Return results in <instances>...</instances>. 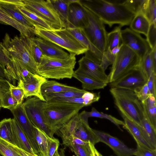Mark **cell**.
Wrapping results in <instances>:
<instances>
[{
    "mask_svg": "<svg viewBox=\"0 0 156 156\" xmlns=\"http://www.w3.org/2000/svg\"><path fill=\"white\" fill-rule=\"evenodd\" d=\"M80 2L110 27L116 24L122 27L129 25L136 14L124 1L80 0Z\"/></svg>",
    "mask_w": 156,
    "mask_h": 156,
    "instance_id": "cell-1",
    "label": "cell"
},
{
    "mask_svg": "<svg viewBox=\"0 0 156 156\" xmlns=\"http://www.w3.org/2000/svg\"><path fill=\"white\" fill-rule=\"evenodd\" d=\"M110 91L115 104L124 116L140 125L144 117L142 102L132 90L121 88H111Z\"/></svg>",
    "mask_w": 156,
    "mask_h": 156,
    "instance_id": "cell-2",
    "label": "cell"
},
{
    "mask_svg": "<svg viewBox=\"0 0 156 156\" xmlns=\"http://www.w3.org/2000/svg\"><path fill=\"white\" fill-rule=\"evenodd\" d=\"M76 63V55L74 54H70L69 57L66 59L51 58L44 55L39 64L37 74L46 79H71Z\"/></svg>",
    "mask_w": 156,
    "mask_h": 156,
    "instance_id": "cell-3",
    "label": "cell"
},
{
    "mask_svg": "<svg viewBox=\"0 0 156 156\" xmlns=\"http://www.w3.org/2000/svg\"><path fill=\"white\" fill-rule=\"evenodd\" d=\"M83 107L78 104L46 102L43 113L46 123L56 133Z\"/></svg>",
    "mask_w": 156,
    "mask_h": 156,
    "instance_id": "cell-4",
    "label": "cell"
},
{
    "mask_svg": "<svg viewBox=\"0 0 156 156\" xmlns=\"http://www.w3.org/2000/svg\"><path fill=\"white\" fill-rule=\"evenodd\" d=\"M2 43L8 55L18 60L29 71L37 74L38 64L31 55L25 36H16L12 38L6 33Z\"/></svg>",
    "mask_w": 156,
    "mask_h": 156,
    "instance_id": "cell-5",
    "label": "cell"
},
{
    "mask_svg": "<svg viewBox=\"0 0 156 156\" xmlns=\"http://www.w3.org/2000/svg\"><path fill=\"white\" fill-rule=\"evenodd\" d=\"M34 35L50 41L68 51L70 54L78 55L88 50L74 37L66 28L52 30L35 29Z\"/></svg>",
    "mask_w": 156,
    "mask_h": 156,
    "instance_id": "cell-6",
    "label": "cell"
},
{
    "mask_svg": "<svg viewBox=\"0 0 156 156\" xmlns=\"http://www.w3.org/2000/svg\"><path fill=\"white\" fill-rule=\"evenodd\" d=\"M140 60L132 50L122 44L116 55L108 75V82H112L130 70L139 66Z\"/></svg>",
    "mask_w": 156,
    "mask_h": 156,
    "instance_id": "cell-7",
    "label": "cell"
},
{
    "mask_svg": "<svg viewBox=\"0 0 156 156\" xmlns=\"http://www.w3.org/2000/svg\"><path fill=\"white\" fill-rule=\"evenodd\" d=\"M24 7L44 20L54 29L66 27L51 0H23Z\"/></svg>",
    "mask_w": 156,
    "mask_h": 156,
    "instance_id": "cell-8",
    "label": "cell"
},
{
    "mask_svg": "<svg viewBox=\"0 0 156 156\" xmlns=\"http://www.w3.org/2000/svg\"><path fill=\"white\" fill-rule=\"evenodd\" d=\"M82 6L87 12L88 20L87 26L83 28L84 31L93 47L103 54L106 49L107 34L104 23L92 12Z\"/></svg>",
    "mask_w": 156,
    "mask_h": 156,
    "instance_id": "cell-9",
    "label": "cell"
},
{
    "mask_svg": "<svg viewBox=\"0 0 156 156\" xmlns=\"http://www.w3.org/2000/svg\"><path fill=\"white\" fill-rule=\"evenodd\" d=\"M84 54L78 61L79 67L74 73L108 83V75L101 67V61L89 50Z\"/></svg>",
    "mask_w": 156,
    "mask_h": 156,
    "instance_id": "cell-10",
    "label": "cell"
},
{
    "mask_svg": "<svg viewBox=\"0 0 156 156\" xmlns=\"http://www.w3.org/2000/svg\"><path fill=\"white\" fill-rule=\"evenodd\" d=\"M46 102L36 97L29 98L23 104L29 120L35 127L44 131L48 136L53 138L55 133L47 126L43 110Z\"/></svg>",
    "mask_w": 156,
    "mask_h": 156,
    "instance_id": "cell-11",
    "label": "cell"
},
{
    "mask_svg": "<svg viewBox=\"0 0 156 156\" xmlns=\"http://www.w3.org/2000/svg\"><path fill=\"white\" fill-rule=\"evenodd\" d=\"M121 36L122 43L134 51L140 61L148 52L152 50L146 39L130 28L121 30Z\"/></svg>",
    "mask_w": 156,
    "mask_h": 156,
    "instance_id": "cell-12",
    "label": "cell"
},
{
    "mask_svg": "<svg viewBox=\"0 0 156 156\" xmlns=\"http://www.w3.org/2000/svg\"><path fill=\"white\" fill-rule=\"evenodd\" d=\"M20 128L25 134L35 153L40 156L39 150L36 141L34 132V125L28 118L23 103L10 110Z\"/></svg>",
    "mask_w": 156,
    "mask_h": 156,
    "instance_id": "cell-13",
    "label": "cell"
},
{
    "mask_svg": "<svg viewBox=\"0 0 156 156\" xmlns=\"http://www.w3.org/2000/svg\"><path fill=\"white\" fill-rule=\"evenodd\" d=\"M145 74L139 66L130 70L116 80L109 83L111 88L127 89L133 91L142 87L147 81Z\"/></svg>",
    "mask_w": 156,
    "mask_h": 156,
    "instance_id": "cell-14",
    "label": "cell"
},
{
    "mask_svg": "<svg viewBox=\"0 0 156 156\" xmlns=\"http://www.w3.org/2000/svg\"><path fill=\"white\" fill-rule=\"evenodd\" d=\"M99 142L108 146L114 152L117 156H132L135 149L129 148L117 138L105 132L94 129Z\"/></svg>",
    "mask_w": 156,
    "mask_h": 156,
    "instance_id": "cell-15",
    "label": "cell"
},
{
    "mask_svg": "<svg viewBox=\"0 0 156 156\" xmlns=\"http://www.w3.org/2000/svg\"><path fill=\"white\" fill-rule=\"evenodd\" d=\"M47 80L38 74H34L30 78L26 81H18L17 86L23 89L24 98L34 96L45 102L41 92V87L42 84Z\"/></svg>",
    "mask_w": 156,
    "mask_h": 156,
    "instance_id": "cell-16",
    "label": "cell"
},
{
    "mask_svg": "<svg viewBox=\"0 0 156 156\" xmlns=\"http://www.w3.org/2000/svg\"><path fill=\"white\" fill-rule=\"evenodd\" d=\"M88 23L87 12L82 5L80 0L78 2L69 5L68 23L66 27L84 28Z\"/></svg>",
    "mask_w": 156,
    "mask_h": 156,
    "instance_id": "cell-17",
    "label": "cell"
},
{
    "mask_svg": "<svg viewBox=\"0 0 156 156\" xmlns=\"http://www.w3.org/2000/svg\"><path fill=\"white\" fill-rule=\"evenodd\" d=\"M31 37L45 56L61 59H67L70 56L62 48L50 41L38 37Z\"/></svg>",
    "mask_w": 156,
    "mask_h": 156,
    "instance_id": "cell-18",
    "label": "cell"
},
{
    "mask_svg": "<svg viewBox=\"0 0 156 156\" xmlns=\"http://www.w3.org/2000/svg\"><path fill=\"white\" fill-rule=\"evenodd\" d=\"M8 55L9 61L5 69L15 83L16 80L26 81L32 76L33 73L29 71L18 60Z\"/></svg>",
    "mask_w": 156,
    "mask_h": 156,
    "instance_id": "cell-19",
    "label": "cell"
},
{
    "mask_svg": "<svg viewBox=\"0 0 156 156\" xmlns=\"http://www.w3.org/2000/svg\"><path fill=\"white\" fill-rule=\"evenodd\" d=\"M80 118L79 122L74 130L73 136L85 142H90L94 145L99 142L94 129L89 126L88 121Z\"/></svg>",
    "mask_w": 156,
    "mask_h": 156,
    "instance_id": "cell-20",
    "label": "cell"
},
{
    "mask_svg": "<svg viewBox=\"0 0 156 156\" xmlns=\"http://www.w3.org/2000/svg\"><path fill=\"white\" fill-rule=\"evenodd\" d=\"M124 120V126L123 127L132 135L137 144L150 150H155L146 140L140 131L139 125L127 118L122 116Z\"/></svg>",
    "mask_w": 156,
    "mask_h": 156,
    "instance_id": "cell-21",
    "label": "cell"
},
{
    "mask_svg": "<svg viewBox=\"0 0 156 156\" xmlns=\"http://www.w3.org/2000/svg\"><path fill=\"white\" fill-rule=\"evenodd\" d=\"M12 122L15 146L27 152L36 154L25 134L14 118L12 119Z\"/></svg>",
    "mask_w": 156,
    "mask_h": 156,
    "instance_id": "cell-22",
    "label": "cell"
},
{
    "mask_svg": "<svg viewBox=\"0 0 156 156\" xmlns=\"http://www.w3.org/2000/svg\"><path fill=\"white\" fill-rule=\"evenodd\" d=\"M18 6L12 4H0V7L12 18L29 29L34 34L35 29L34 26L21 12L18 8Z\"/></svg>",
    "mask_w": 156,
    "mask_h": 156,
    "instance_id": "cell-23",
    "label": "cell"
},
{
    "mask_svg": "<svg viewBox=\"0 0 156 156\" xmlns=\"http://www.w3.org/2000/svg\"><path fill=\"white\" fill-rule=\"evenodd\" d=\"M81 89L68 86L53 80H47L42 85L41 90L43 95L67 91H80Z\"/></svg>",
    "mask_w": 156,
    "mask_h": 156,
    "instance_id": "cell-24",
    "label": "cell"
},
{
    "mask_svg": "<svg viewBox=\"0 0 156 156\" xmlns=\"http://www.w3.org/2000/svg\"><path fill=\"white\" fill-rule=\"evenodd\" d=\"M0 23L13 27L20 32L21 35L30 37L34 35L32 32L12 18L0 7Z\"/></svg>",
    "mask_w": 156,
    "mask_h": 156,
    "instance_id": "cell-25",
    "label": "cell"
},
{
    "mask_svg": "<svg viewBox=\"0 0 156 156\" xmlns=\"http://www.w3.org/2000/svg\"><path fill=\"white\" fill-rule=\"evenodd\" d=\"M150 23L142 12L136 13L131 22L130 28L134 31L146 36Z\"/></svg>",
    "mask_w": 156,
    "mask_h": 156,
    "instance_id": "cell-26",
    "label": "cell"
},
{
    "mask_svg": "<svg viewBox=\"0 0 156 156\" xmlns=\"http://www.w3.org/2000/svg\"><path fill=\"white\" fill-rule=\"evenodd\" d=\"M21 12L33 24L35 29L44 30H55L44 20L24 6H18Z\"/></svg>",
    "mask_w": 156,
    "mask_h": 156,
    "instance_id": "cell-27",
    "label": "cell"
},
{
    "mask_svg": "<svg viewBox=\"0 0 156 156\" xmlns=\"http://www.w3.org/2000/svg\"><path fill=\"white\" fill-rule=\"evenodd\" d=\"M78 113L57 131L65 144L73 137L74 130L78 124L80 118Z\"/></svg>",
    "mask_w": 156,
    "mask_h": 156,
    "instance_id": "cell-28",
    "label": "cell"
},
{
    "mask_svg": "<svg viewBox=\"0 0 156 156\" xmlns=\"http://www.w3.org/2000/svg\"><path fill=\"white\" fill-rule=\"evenodd\" d=\"M144 116L156 130V97L151 94L145 100L142 102Z\"/></svg>",
    "mask_w": 156,
    "mask_h": 156,
    "instance_id": "cell-29",
    "label": "cell"
},
{
    "mask_svg": "<svg viewBox=\"0 0 156 156\" xmlns=\"http://www.w3.org/2000/svg\"><path fill=\"white\" fill-rule=\"evenodd\" d=\"M141 133L146 140L152 147L156 149V130L144 116L139 125Z\"/></svg>",
    "mask_w": 156,
    "mask_h": 156,
    "instance_id": "cell-30",
    "label": "cell"
},
{
    "mask_svg": "<svg viewBox=\"0 0 156 156\" xmlns=\"http://www.w3.org/2000/svg\"><path fill=\"white\" fill-rule=\"evenodd\" d=\"M79 115L80 118L85 120H88V119L89 117H97L108 119L119 128H120V125H122L123 126H124V122L119 120L110 115L99 112L94 107L92 108L90 112H87L84 110L79 113Z\"/></svg>",
    "mask_w": 156,
    "mask_h": 156,
    "instance_id": "cell-31",
    "label": "cell"
},
{
    "mask_svg": "<svg viewBox=\"0 0 156 156\" xmlns=\"http://www.w3.org/2000/svg\"><path fill=\"white\" fill-rule=\"evenodd\" d=\"M35 139L38 146L40 156H47L49 139L44 131L34 126Z\"/></svg>",
    "mask_w": 156,
    "mask_h": 156,
    "instance_id": "cell-32",
    "label": "cell"
},
{
    "mask_svg": "<svg viewBox=\"0 0 156 156\" xmlns=\"http://www.w3.org/2000/svg\"><path fill=\"white\" fill-rule=\"evenodd\" d=\"M73 77L79 80L82 83L83 90H89L104 88L107 83L101 82L91 78L74 73Z\"/></svg>",
    "mask_w": 156,
    "mask_h": 156,
    "instance_id": "cell-33",
    "label": "cell"
},
{
    "mask_svg": "<svg viewBox=\"0 0 156 156\" xmlns=\"http://www.w3.org/2000/svg\"><path fill=\"white\" fill-rule=\"evenodd\" d=\"M0 138L15 146L12 132V119L5 118L0 121Z\"/></svg>",
    "mask_w": 156,
    "mask_h": 156,
    "instance_id": "cell-34",
    "label": "cell"
},
{
    "mask_svg": "<svg viewBox=\"0 0 156 156\" xmlns=\"http://www.w3.org/2000/svg\"><path fill=\"white\" fill-rule=\"evenodd\" d=\"M121 27L120 26H118L112 30L107 33L105 51H110L114 48L120 46L122 44L121 36Z\"/></svg>",
    "mask_w": 156,
    "mask_h": 156,
    "instance_id": "cell-35",
    "label": "cell"
},
{
    "mask_svg": "<svg viewBox=\"0 0 156 156\" xmlns=\"http://www.w3.org/2000/svg\"><path fill=\"white\" fill-rule=\"evenodd\" d=\"M9 61V57L6 52L2 42H0V78L8 81L14 85L15 83L9 76L5 69Z\"/></svg>",
    "mask_w": 156,
    "mask_h": 156,
    "instance_id": "cell-36",
    "label": "cell"
},
{
    "mask_svg": "<svg viewBox=\"0 0 156 156\" xmlns=\"http://www.w3.org/2000/svg\"><path fill=\"white\" fill-rule=\"evenodd\" d=\"M51 2L60 16L66 24L68 23L69 5L67 0H51Z\"/></svg>",
    "mask_w": 156,
    "mask_h": 156,
    "instance_id": "cell-37",
    "label": "cell"
},
{
    "mask_svg": "<svg viewBox=\"0 0 156 156\" xmlns=\"http://www.w3.org/2000/svg\"><path fill=\"white\" fill-rule=\"evenodd\" d=\"M151 51L146 54L139 65L147 79L154 71H156V65L154 62Z\"/></svg>",
    "mask_w": 156,
    "mask_h": 156,
    "instance_id": "cell-38",
    "label": "cell"
},
{
    "mask_svg": "<svg viewBox=\"0 0 156 156\" xmlns=\"http://www.w3.org/2000/svg\"><path fill=\"white\" fill-rule=\"evenodd\" d=\"M156 1L146 0L142 12L150 23H156Z\"/></svg>",
    "mask_w": 156,
    "mask_h": 156,
    "instance_id": "cell-39",
    "label": "cell"
},
{
    "mask_svg": "<svg viewBox=\"0 0 156 156\" xmlns=\"http://www.w3.org/2000/svg\"><path fill=\"white\" fill-rule=\"evenodd\" d=\"M87 91L81 89L80 91H67L43 95L46 102L51 98H69L81 97Z\"/></svg>",
    "mask_w": 156,
    "mask_h": 156,
    "instance_id": "cell-40",
    "label": "cell"
},
{
    "mask_svg": "<svg viewBox=\"0 0 156 156\" xmlns=\"http://www.w3.org/2000/svg\"><path fill=\"white\" fill-rule=\"evenodd\" d=\"M31 55L36 62L38 65L44 54L41 48L33 41L31 37H25Z\"/></svg>",
    "mask_w": 156,
    "mask_h": 156,
    "instance_id": "cell-41",
    "label": "cell"
},
{
    "mask_svg": "<svg viewBox=\"0 0 156 156\" xmlns=\"http://www.w3.org/2000/svg\"><path fill=\"white\" fill-rule=\"evenodd\" d=\"M17 105V101L12 96L10 90L4 93L0 98L1 107L10 110L16 107Z\"/></svg>",
    "mask_w": 156,
    "mask_h": 156,
    "instance_id": "cell-42",
    "label": "cell"
},
{
    "mask_svg": "<svg viewBox=\"0 0 156 156\" xmlns=\"http://www.w3.org/2000/svg\"><path fill=\"white\" fill-rule=\"evenodd\" d=\"M46 102L78 104L85 107L84 100L82 96L81 97H77L53 98L49 99Z\"/></svg>",
    "mask_w": 156,
    "mask_h": 156,
    "instance_id": "cell-43",
    "label": "cell"
},
{
    "mask_svg": "<svg viewBox=\"0 0 156 156\" xmlns=\"http://www.w3.org/2000/svg\"><path fill=\"white\" fill-rule=\"evenodd\" d=\"M0 153L4 156H21L13 145L0 138Z\"/></svg>",
    "mask_w": 156,
    "mask_h": 156,
    "instance_id": "cell-44",
    "label": "cell"
},
{
    "mask_svg": "<svg viewBox=\"0 0 156 156\" xmlns=\"http://www.w3.org/2000/svg\"><path fill=\"white\" fill-rule=\"evenodd\" d=\"M9 90L13 98L17 102L18 105L23 103L24 94L23 89L20 87L15 86L9 82Z\"/></svg>",
    "mask_w": 156,
    "mask_h": 156,
    "instance_id": "cell-45",
    "label": "cell"
},
{
    "mask_svg": "<svg viewBox=\"0 0 156 156\" xmlns=\"http://www.w3.org/2000/svg\"><path fill=\"white\" fill-rule=\"evenodd\" d=\"M146 40L152 50L156 47V23L150 24Z\"/></svg>",
    "mask_w": 156,
    "mask_h": 156,
    "instance_id": "cell-46",
    "label": "cell"
},
{
    "mask_svg": "<svg viewBox=\"0 0 156 156\" xmlns=\"http://www.w3.org/2000/svg\"><path fill=\"white\" fill-rule=\"evenodd\" d=\"M146 0H124L127 5L135 14L142 12Z\"/></svg>",
    "mask_w": 156,
    "mask_h": 156,
    "instance_id": "cell-47",
    "label": "cell"
},
{
    "mask_svg": "<svg viewBox=\"0 0 156 156\" xmlns=\"http://www.w3.org/2000/svg\"><path fill=\"white\" fill-rule=\"evenodd\" d=\"M82 97L84 100L85 106H87L98 101L100 98V92L93 93L87 91Z\"/></svg>",
    "mask_w": 156,
    "mask_h": 156,
    "instance_id": "cell-48",
    "label": "cell"
},
{
    "mask_svg": "<svg viewBox=\"0 0 156 156\" xmlns=\"http://www.w3.org/2000/svg\"><path fill=\"white\" fill-rule=\"evenodd\" d=\"M133 91L142 102L146 100L151 94L147 83L142 87L136 88Z\"/></svg>",
    "mask_w": 156,
    "mask_h": 156,
    "instance_id": "cell-49",
    "label": "cell"
},
{
    "mask_svg": "<svg viewBox=\"0 0 156 156\" xmlns=\"http://www.w3.org/2000/svg\"><path fill=\"white\" fill-rule=\"evenodd\" d=\"M60 143L58 140L50 137L49 140L47 156H53L58 150Z\"/></svg>",
    "mask_w": 156,
    "mask_h": 156,
    "instance_id": "cell-50",
    "label": "cell"
},
{
    "mask_svg": "<svg viewBox=\"0 0 156 156\" xmlns=\"http://www.w3.org/2000/svg\"><path fill=\"white\" fill-rule=\"evenodd\" d=\"M134 155L136 156H156V150H150L137 144Z\"/></svg>",
    "mask_w": 156,
    "mask_h": 156,
    "instance_id": "cell-51",
    "label": "cell"
},
{
    "mask_svg": "<svg viewBox=\"0 0 156 156\" xmlns=\"http://www.w3.org/2000/svg\"><path fill=\"white\" fill-rule=\"evenodd\" d=\"M151 94L156 97V71H154L151 74L147 82Z\"/></svg>",
    "mask_w": 156,
    "mask_h": 156,
    "instance_id": "cell-52",
    "label": "cell"
},
{
    "mask_svg": "<svg viewBox=\"0 0 156 156\" xmlns=\"http://www.w3.org/2000/svg\"><path fill=\"white\" fill-rule=\"evenodd\" d=\"M9 82L6 80L0 78V99L4 93L9 90Z\"/></svg>",
    "mask_w": 156,
    "mask_h": 156,
    "instance_id": "cell-53",
    "label": "cell"
},
{
    "mask_svg": "<svg viewBox=\"0 0 156 156\" xmlns=\"http://www.w3.org/2000/svg\"><path fill=\"white\" fill-rule=\"evenodd\" d=\"M112 64V62L108 58L105 53L103 52L100 63L101 68L105 71L108 66Z\"/></svg>",
    "mask_w": 156,
    "mask_h": 156,
    "instance_id": "cell-54",
    "label": "cell"
},
{
    "mask_svg": "<svg viewBox=\"0 0 156 156\" xmlns=\"http://www.w3.org/2000/svg\"><path fill=\"white\" fill-rule=\"evenodd\" d=\"M0 4H12L19 6H24L23 0H0Z\"/></svg>",
    "mask_w": 156,
    "mask_h": 156,
    "instance_id": "cell-55",
    "label": "cell"
},
{
    "mask_svg": "<svg viewBox=\"0 0 156 156\" xmlns=\"http://www.w3.org/2000/svg\"><path fill=\"white\" fill-rule=\"evenodd\" d=\"M13 146L14 149L21 156H40L36 154H33L27 152L13 145Z\"/></svg>",
    "mask_w": 156,
    "mask_h": 156,
    "instance_id": "cell-56",
    "label": "cell"
},
{
    "mask_svg": "<svg viewBox=\"0 0 156 156\" xmlns=\"http://www.w3.org/2000/svg\"><path fill=\"white\" fill-rule=\"evenodd\" d=\"M122 44L120 45L117 46L113 48L111 51H110L111 54L114 56H116L119 51Z\"/></svg>",
    "mask_w": 156,
    "mask_h": 156,
    "instance_id": "cell-57",
    "label": "cell"
},
{
    "mask_svg": "<svg viewBox=\"0 0 156 156\" xmlns=\"http://www.w3.org/2000/svg\"><path fill=\"white\" fill-rule=\"evenodd\" d=\"M53 156H65L64 149H61L59 151L57 150Z\"/></svg>",
    "mask_w": 156,
    "mask_h": 156,
    "instance_id": "cell-58",
    "label": "cell"
},
{
    "mask_svg": "<svg viewBox=\"0 0 156 156\" xmlns=\"http://www.w3.org/2000/svg\"><path fill=\"white\" fill-rule=\"evenodd\" d=\"M0 156H4L0 153Z\"/></svg>",
    "mask_w": 156,
    "mask_h": 156,
    "instance_id": "cell-59",
    "label": "cell"
},
{
    "mask_svg": "<svg viewBox=\"0 0 156 156\" xmlns=\"http://www.w3.org/2000/svg\"><path fill=\"white\" fill-rule=\"evenodd\" d=\"M99 156H103L102 154H101L100 153H99Z\"/></svg>",
    "mask_w": 156,
    "mask_h": 156,
    "instance_id": "cell-60",
    "label": "cell"
},
{
    "mask_svg": "<svg viewBox=\"0 0 156 156\" xmlns=\"http://www.w3.org/2000/svg\"><path fill=\"white\" fill-rule=\"evenodd\" d=\"M1 108V106H0V109Z\"/></svg>",
    "mask_w": 156,
    "mask_h": 156,
    "instance_id": "cell-61",
    "label": "cell"
}]
</instances>
